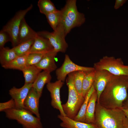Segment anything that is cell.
I'll return each instance as SVG.
<instances>
[{
  "label": "cell",
  "instance_id": "obj_1",
  "mask_svg": "<svg viewBox=\"0 0 128 128\" xmlns=\"http://www.w3.org/2000/svg\"><path fill=\"white\" fill-rule=\"evenodd\" d=\"M128 77L113 75L97 102L108 109H121L128 95Z\"/></svg>",
  "mask_w": 128,
  "mask_h": 128
},
{
  "label": "cell",
  "instance_id": "obj_2",
  "mask_svg": "<svg viewBox=\"0 0 128 128\" xmlns=\"http://www.w3.org/2000/svg\"><path fill=\"white\" fill-rule=\"evenodd\" d=\"M126 117L121 109H108L96 102L95 123L99 128H125Z\"/></svg>",
  "mask_w": 128,
  "mask_h": 128
},
{
  "label": "cell",
  "instance_id": "obj_3",
  "mask_svg": "<svg viewBox=\"0 0 128 128\" xmlns=\"http://www.w3.org/2000/svg\"><path fill=\"white\" fill-rule=\"evenodd\" d=\"M68 90V98L66 102L62 104L66 116L74 119L83 102L85 98L78 91L74 86L73 72L68 75L66 79Z\"/></svg>",
  "mask_w": 128,
  "mask_h": 128
},
{
  "label": "cell",
  "instance_id": "obj_4",
  "mask_svg": "<svg viewBox=\"0 0 128 128\" xmlns=\"http://www.w3.org/2000/svg\"><path fill=\"white\" fill-rule=\"evenodd\" d=\"M4 112L7 118L17 120L24 128H43L40 118L24 109L12 108Z\"/></svg>",
  "mask_w": 128,
  "mask_h": 128
},
{
  "label": "cell",
  "instance_id": "obj_5",
  "mask_svg": "<svg viewBox=\"0 0 128 128\" xmlns=\"http://www.w3.org/2000/svg\"><path fill=\"white\" fill-rule=\"evenodd\" d=\"M95 69L105 70L114 75L128 76V66L124 65L121 58L105 56L94 64Z\"/></svg>",
  "mask_w": 128,
  "mask_h": 128
},
{
  "label": "cell",
  "instance_id": "obj_6",
  "mask_svg": "<svg viewBox=\"0 0 128 128\" xmlns=\"http://www.w3.org/2000/svg\"><path fill=\"white\" fill-rule=\"evenodd\" d=\"M40 36L48 39L53 47L54 50L57 53H65L68 46L65 37L66 36L63 25L61 23L56 30L50 32L42 31L37 32Z\"/></svg>",
  "mask_w": 128,
  "mask_h": 128
},
{
  "label": "cell",
  "instance_id": "obj_7",
  "mask_svg": "<svg viewBox=\"0 0 128 128\" xmlns=\"http://www.w3.org/2000/svg\"><path fill=\"white\" fill-rule=\"evenodd\" d=\"M33 7L32 5L31 4L26 9L18 11L3 27L2 29L9 36L10 41L13 47L18 44V36L21 22L26 14L32 9Z\"/></svg>",
  "mask_w": 128,
  "mask_h": 128
},
{
  "label": "cell",
  "instance_id": "obj_8",
  "mask_svg": "<svg viewBox=\"0 0 128 128\" xmlns=\"http://www.w3.org/2000/svg\"><path fill=\"white\" fill-rule=\"evenodd\" d=\"M95 70L93 67H89L78 65L71 59L68 55H65L63 63L62 66L56 70L55 73L58 80L64 82L67 75L77 71H82L88 73Z\"/></svg>",
  "mask_w": 128,
  "mask_h": 128
},
{
  "label": "cell",
  "instance_id": "obj_9",
  "mask_svg": "<svg viewBox=\"0 0 128 128\" xmlns=\"http://www.w3.org/2000/svg\"><path fill=\"white\" fill-rule=\"evenodd\" d=\"M64 84V82L58 80L47 84L46 87L50 93L52 106L58 110L60 115L66 116L63 108L60 96V90Z\"/></svg>",
  "mask_w": 128,
  "mask_h": 128
},
{
  "label": "cell",
  "instance_id": "obj_10",
  "mask_svg": "<svg viewBox=\"0 0 128 128\" xmlns=\"http://www.w3.org/2000/svg\"><path fill=\"white\" fill-rule=\"evenodd\" d=\"M33 83L24 84L20 88L13 87L9 91V94L15 102V108L24 109V103L32 88Z\"/></svg>",
  "mask_w": 128,
  "mask_h": 128
},
{
  "label": "cell",
  "instance_id": "obj_11",
  "mask_svg": "<svg viewBox=\"0 0 128 128\" xmlns=\"http://www.w3.org/2000/svg\"><path fill=\"white\" fill-rule=\"evenodd\" d=\"M76 3V0H67L64 7L62 9L70 19L79 27L84 23L85 19L84 15L78 11Z\"/></svg>",
  "mask_w": 128,
  "mask_h": 128
},
{
  "label": "cell",
  "instance_id": "obj_12",
  "mask_svg": "<svg viewBox=\"0 0 128 128\" xmlns=\"http://www.w3.org/2000/svg\"><path fill=\"white\" fill-rule=\"evenodd\" d=\"M95 76L93 85L97 94V102L101 94L113 75L105 70L95 69Z\"/></svg>",
  "mask_w": 128,
  "mask_h": 128
},
{
  "label": "cell",
  "instance_id": "obj_13",
  "mask_svg": "<svg viewBox=\"0 0 128 128\" xmlns=\"http://www.w3.org/2000/svg\"><path fill=\"white\" fill-rule=\"evenodd\" d=\"M40 96L32 87L30 90L24 103V109L40 118L39 112V100Z\"/></svg>",
  "mask_w": 128,
  "mask_h": 128
},
{
  "label": "cell",
  "instance_id": "obj_14",
  "mask_svg": "<svg viewBox=\"0 0 128 128\" xmlns=\"http://www.w3.org/2000/svg\"><path fill=\"white\" fill-rule=\"evenodd\" d=\"M54 50L48 39L40 36L37 34L28 54L32 53H45Z\"/></svg>",
  "mask_w": 128,
  "mask_h": 128
},
{
  "label": "cell",
  "instance_id": "obj_15",
  "mask_svg": "<svg viewBox=\"0 0 128 128\" xmlns=\"http://www.w3.org/2000/svg\"><path fill=\"white\" fill-rule=\"evenodd\" d=\"M57 53L54 50L45 53L40 61L35 65L41 69L50 73L56 70L55 58Z\"/></svg>",
  "mask_w": 128,
  "mask_h": 128
},
{
  "label": "cell",
  "instance_id": "obj_16",
  "mask_svg": "<svg viewBox=\"0 0 128 128\" xmlns=\"http://www.w3.org/2000/svg\"><path fill=\"white\" fill-rule=\"evenodd\" d=\"M58 118L62 122L60 126L64 128H99L95 123H89L76 121L60 114Z\"/></svg>",
  "mask_w": 128,
  "mask_h": 128
},
{
  "label": "cell",
  "instance_id": "obj_17",
  "mask_svg": "<svg viewBox=\"0 0 128 128\" xmlns=\"http://www.w3.org/2000/svg\"><path fill=\"white\" fill-rule=\"evenodd\" d=\"M37 35V32L29 26L24 18L21 22L19 30L18 36V44L34 39Z\"/></svg>",
  "mask_w": 128,
  "mask_h": 128
},
{
  "label": "cell",
  "instance_id": "obj_18",
  "mask_svg": "<svg viewBox=\"0 0 128 128\" xmlns=\"http://www.w3.org/2000/svg\"><path fill=\"white\" fill-rule=\"evenodd\" d=\"M51 79L50 73L43 71L39 73L33 83L32 87L35 89L40 97L44 85L50 82Z\"/></svg>",
  "mask_w": 128,
  "mask_h": 128
},
{
  "label": "cell",
  "instance_id": "obj_19",
  "mask_svg": "<svg viewBox=\"0 0 128 128\" xmlns=\"http://www.w3.org/2000/svg\"><path fill=\"white\" fill-rule=\"evenodd\" d=\"M97 98L95 90L91 96L87 106L85 115V123H95V113Z\"/></svg>",
  "mask_w": 128,
  "mask_h": 128
},
{
  "label": "cell",
  "instance_id": "obj_20",
  "mask_svg": "<svg viewBox=\"0 0 128 128\" xmlns=\"http://www.w3.org/2000/svg\"><path fill=\"white\" fill-rule=\"evenodd\" d=\"M42 70L35 65L26 66L22 71L25 79V84L33 83Z\"/></svg>",
  "mask_w": 128,
  "mask_h": 128
},
{
  "label": "cell",
  "instance_id": "obj_21",
  "mask_svg": "<svg viewBox=\"0 0 128 128\" xmlns=\"http://www.w3.org/2000/svg\"><path fill=\"white\" fill-rule=\"evenodd\" d=\"M95 90L93 85L87 92L85 97V99L74 120L82 122H85V115L86 109L90 98Z\"/></svg>",
  "mask_w": 128,
  "mask_h": 128
},
{
  "label": "cell",
  "instance_id": "obj_22",
  "mask_svg": "<svg viewBox=\"0 0 128 128\" xmlns=\"http://www.w3.org/2000/svg\"><path fill=\"white\" fill-rule=\"evenodd\" d=\"M27 55L18 56L9 63L2 66L6 69L18 70L22 71L26 66Z\"/></svg>",
  "mask_w": 128,
  "mask_h": 128
},
{
  "label": "cell",
  "instance_id": "obj_23",
  "mask_svg": "<svg viewBox=\"0 0 128 128\" xmlns=\"http://www.w3.org/2000/svg\"><path fill=\"white\" fill-rule=\"evenodd\" d=\"M0 49V62L2 66L8 64L18 56L12 48L4 47Z\"/></svg>",
  "mask_w": 128,
  "mask_h": 128
},
{
  "label": "cell",
  "instance_id": "obj_24",
  "mask_svg": "<svg viewBox=\"0 0 128 128\" xmlns=\"http://www.w3.org/2000/svg\"><path fill=\"white\" fill-rule=\"evenodd\" d=\"M34 39L21 43L12 49L18 56L28 54L34 42Z\"/></svg>",
  "mask_w": 128,
  "mask_h": 128
},
{
  "label": "cell",
  "instance_id": "obj_25",
  "mask_svg": "<svg viewBox=\"0 0 128 128\" xmlns=\"http://www.w3.org/2000/svg\"><path fill=\"white\" fill-rule=\"evenodd\" d=\"M95 74V69L91 72L87 73L84 78L82 85V95L84 98L93 85Z\"/></svg>",
  "mask_w": 128,
  "mask_h": 128
},
{
  "label": "cell",
  "instance_id": "obj_26",
  "mask_svg": "<svg viewBox=\"0 0 128 128\" xmlns=\"http://www.w3.org/2000/svg\"><path fill=\"white\" fill-rule=\"evenodd\" d=\"M62 14V9L46 15L47 21L54 31L55 30L60 23Z\"/></svg>",
  "mask_w": 128,
  "mask_h": 128
},
{
  "label": "cell",
  "instance_id": "obj_27",
  "mask_svg": "<svg viewBox=\"0 0 128 128\" xmlns=\"http://www.w3.org/2000/svg\"><path fill=\"white\" fill-rule=\"evenodd\" d=\"M37 5L40 13L45 15L58 10L54 4L50 0H39Z\"/></svg>",
  "mask_w": 128,
  "mask_h": 128
},
{
  "label": "cell",
  "instance_id": "obj_28",
  "mask_svg": "<svg viewBox=\"0 0 128 128\" xmlns=\"http://www.w3.org/2000/svg\"><path fill=\"white\" fill-rule=\"evenodd\" d=\"M87 73L80 71L73 72V81L74 86L78 92L82 95L83 81Z\"/></svg>",
  "mask_w": 128,
  "mask_h": 128
},
{
  "label": "cell",
  "instance_id": "obj_29",
  "mask_svg": "<svg viewBox=\"0 0 128 128\" xmlns=\"http://www.w3.org/2000/svg\"><path fill=\"white\" fill-rule=\"evenodd\" d=\"M61 9L62 14L60 23L63 25L66 36L72 29L78 26L75 22L70 19Z\"/></svg>",
  "mask_w": 128,
  "mask_h": 128
},
{
  "label": "cell",
  "instance_id": "obj_30",
  "mask_svg": "<svg viewBox=\"0 0 128 128\" xmlns=\"http://www.w3.org/2000/svg\"><path fill=\"white\" fill-rule=\"evenodd\" d=\"M45 53H32L28 54L26 66L35 65L37 64L40 61Z\"/></svg>",
  "mask_w": 128,
  "mask_h": 128
},
{
  "label": "cell",
  "instance_id": "obj_31",
  "mask_svg": "<svg viewBox=\"0 0 128 128\" xmlns=\"http://www.w3.org/2000/svg\"><path fill=\"white\" fill-rule=\"evenodd\" d=\"M15 105L14 101L12 98L8 101L0 103V111H4L5 110L15 108Z\"/></svg>",
  "mask_w": 128,
  "mask_h": 128
},
{
  "label": "cell",
  "instance_id": "obj_32",
  "mask_svg": "<svg viewBox=\"0 0 128 128\" xmlns=\"http://www.w3.org/2000/svg\"><path fill=\"white\" fill-rule=\"evenodd\" d=\"M10 41V37L8 34L2 30L0 32V49L4 47L5 44Z\"/></svg>",
  "mask_w": 128,
  "mask_h": 128
},
{
  "label": "cell",
  "instance_id": "obj_33",
  "mask_svg": "<svg viewBox=\"0 0 128 128\" xmlns=\"http://www.w3.org/2000/svg\"><path fill=\"white\" fill-rule=\"evenodd\" d=\"M126 0H116L115 1L114 8L116 9H118L121 6H122L126 1Z\"/></svg>",
  "mask_w": 128,
  "mask_h": 128
},
{
  "label": "cell",
  "instance_id": "obj_34",
  "mask_svg": "<svg viewBox=\"0 0 128 128\" xmlns=\"http://www.w3.org/2000/svg\"><path fill=\"white\" fill-rule=\"evenodd\" d=\"M121 109L123 113L126 117L128 118V108L122 107Z\"/></svg>",
  "mask_w": 128,
  "mask_h": 128
},
{
  "label": "cell",
  "instance_id": "obj_35",
  "mask_svg": "<svg viewBox=\"0 0 128 128\" xmlns=\"http://www.w3.org/2000/svg\"><path fill=\"white\" fill-rule=\"evenodd\" d=\"M122 107L128 108V95L127 98L125 101Z\"/></svg>",
  "mask_w": 128,
  "mask_h": 128
},
{
  "label": "cell",
  "instance_id": "obj_36",
  "mask_svg": "<svg viewBox=\"0 0 128 128\" xmlns=\"http://www.w3.org/2000/svg\"><path fill=\"white\" fill-rule=\"evenodd\" d=\"M124 125L125 128H128V118L126 117L125 118L124 122Z\"/></svg>",
  "mask_w": 128,
  "mask_h": 128
},
{
  "label": "cell",
  "instance_id": "obj_37",
  "mask_svg": "<svg viewBox=\"0 0 128 128\" xmlns=\"http://www.w3.org/2000/svg\"></svg>",
  "mask_w": 128,
  "mask_h": 128
}]
</instances>
